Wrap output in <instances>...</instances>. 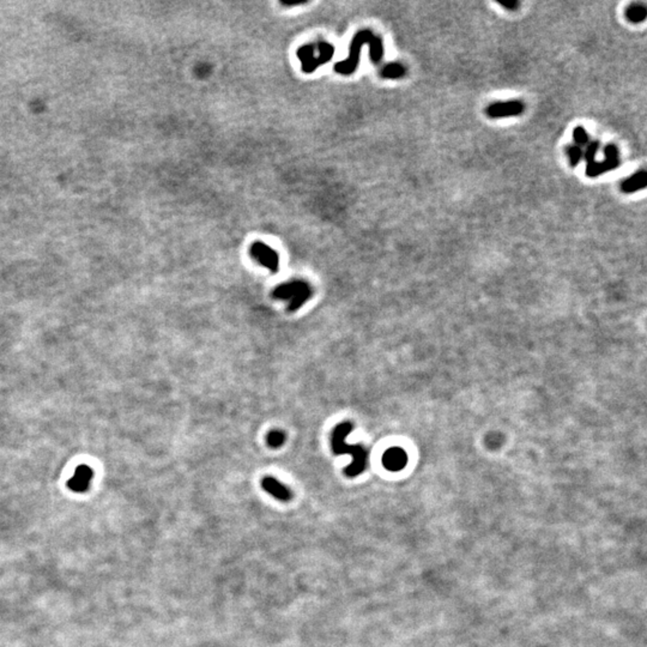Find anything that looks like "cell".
Returning <instances> with one entry per match:
<instances>
[{"mask_svg": "<svg viewBox=\"0 0 647 647\" xmlns=\"http://www.w3.org/2000/svg\"><path fill=\"white\" fill-rule=\"evenodd\" d=\"M646 184H647L646 172L640 171V172H636L635 174L630 176V178L626 179L625 181L622 182V185H621V189H622L625 193H633V192L645 188Z\"/></svg>", "mask_w": 647, "mask_h": 647, "instance_id": "obj_10", "label": "cell"}, {"mask_svg": "<svg viewBox=\"0 0 647 647\" xmlns=\"http://www.w3.org/2000/svg\"><path fill=\"white\" fill-rule=\"evenodd\" d=\"M620 158L619 159H604L603 162H592L586 167V174L590 178H596V176L603 174V173L613 171V169L620 167Z\"/></svg>", "mask_w": 647, "mask_h": 647, "instance_id": "obj_11", "label": "cell"}, {"mask_svg": "<svg viewBox=\"0 0 647 647\" xmlns=\"http://www.w3.org/2000/svg\"><path fill=\"white\" fill-rule=\"evenodd\" d=\"M91 477H93V470L89 466H78L73 478L68 482V487L74 492H83L89 486Z\"/></svg>", "mask_w": 647, "mask_h": 647, "instance_id": "obj_9", "label": "cell"}, {"mask_svg": "<svg viewBox=\"0 0 647 647\" xmlns=\"http://www.w3.org/2000/svg\"><path fill=\"white\" fill-rule=\"evenodd\" d=\"M498 3L503 6V8L511 10V11H515L519 8V2H517V0H509V2H507V0L506 2H500V0H498Z\"/></svg>", "mask_w": 647, "mask_h": 647, "instance_id": "obj_19", "label": "cell"}, {"mask_svg": "<svg viewBox=\"0 0 647 647\" xmlns=\"http://www.w3.org/2000/svg\"><path fill=\"white\" fill-rule=\"evenodd\" d=\"M261 487H263V489L266 493H269L270 495H272L273 498L279 500V501H289L290 498H292V493L288 489V487L282 484L279 481H277L274 477H264L261 479Z\"/></svg>", "mask_w": 647, "mask_h": 647, "instance_id": "obj_7", "label": "cell"}, {"mask_svg": "<svg viewBox=\"0 0 647 647\" xmlns=\"http://www.w3.org/2000/svg\"><path fill=\"white\" fill-rule=\"evenodd\" d=\"M335 54V47L329 42H316L305 45L297 50V58L301 61V68L305 73H312L321 65L328 64Z\"/></svg>", "mask_w": 647, "mask_h": 647, "instance_id": "obj_3", "label": "cell"}, {"mask_svg": "<svg viewBox=\"0 0 647 647\" xmlns=\"http://www.w3.org/2000/svg\"><path fill=\"white\" fill-rule=\"evenodd\" d=\"M305 0H300V2H286V0H282V4L287 5V6H295V5H302L305 4Z\"/></svg>", "mask_w": 647, "mask_h": 647, "instance_id": "obj_20", "label": "cell"}, {"mask_svg": "<svg viewBox=\"0 0 647 647\" xmlns=\"http://www.w3.org/2000/svg\"><path fill=\"white\" fill-rule=\"evenodd\" d=\"M407 454L400 449H390L382 457V464L390 471H399L407 464Z\"/></svg>", "mask_w": 647, "mask_h": 647, "instance_id": "obj_8", "label": "cell"}, {"mask_svg": "<svg viewBox=\"0 0 647 647\" xmlns=\"http://www.w3.org/2000/svg\"><path fill=\"white\" fill-rule=\"evenodd\" d=\"M251 256L260 265L265 266L271 272L276 273L279 267V257L277 252L264 242H254L250 250Z\"/></svg>", "mask_w": 647, "mask_h": 647, "instance_id": "obj_5", "label": "cell"}, {"mask_svg": "<svg viewBox=\"0 0 647 647\" xmlns=\"http://www.w3.org/2000/svg\"><path fill=\"white\" fill-rule=\"evenodd\" d=\"M598 149H599V143L598 142H590L589 144H587L586 151H585V158H586L587 165L594 162Z\"/></svg>", "mask_w": 647, "mask_h": 647, "instance_id": "obj_17", "label": "cell"}, {"mask_svg": "<svg viewBox=\"0 0 647 647\" xmlns=\"http://www.w3.org/2000/svg\"><path fill=\"white\" fill-rule=\"evenodd\" d=\"M573 138H574V142L578 144V146L587 145V144H589V135H587V132L585 131L584 127L581 126L575 127L573 131Z\"/></svg>", "mask_w": 647, "mask_h": 647, "instance_id": "obj_16", "label": "cell"}, {"mask_svg": "<svg viewBox=\"0 0 647 647\" xmlns=\"http://www.w3.org/2000/svg\"><path fill=\"white\" fill-rule=\"evenodd\" d=\"M567 156L568 159H570V165L572 167H577L578 163L580 162L581 157H583V150H581L580 146L572 145L567 149Z\"/></svg>", "mask_w": 647, "mask_h": 647, "instance_id": "obj_15", "label": "cell"}, {"mask_svg": "<svg viewBox=\"0 0 647 647\" xmlns=\"http://www.w3.org/2000/svg\"><path fill=\"white\" fill-rule=\"evenodd\" d=\"M313 290L310 286L305 280H290V282L280 284L273 290L272 296L277 300L288 301V310L295 312L308 301L312 296Z\"/></svg>", "mask_w": 647, "mask_h": 647, "instance_id": "obj_4", "label": "cell"}, {"mask_svg": "<svg viewBox=\"0 0 647 647\" xmlns=\"http://www.w3.org/2000/svg\"><path fill=\"white\" fill-rule=\"evenodd\" d=\"M363 45L369 46V55L371 60L374 64H379L384 57V46H382V40L379 36L374 34L369 29H363L359 30L357 34L352 38L350 48H349V55L346 60L339 61L335 65V71L339 74H351L354 73L356 68L358 66L359 54H361L362 47Z\"/></svg>", "mask_w": 647, "mask_h": 647, "instance_id": "obj_1", "label": "cell"}, {"mask_svg": "<svg viewBox=\"0 0 647 647\" xmlns=\"http://www.w3.org/2000/svg\"><path fill=\"white\" fill-rule=\"evenodd\" d=\"M619 149L614 144H608L604 149V155L606 159H619Z\"/></svg>", "mask_w": 647, "mask_h": 647, "instance_id": "obj_18", "label": "cell"}, {"mask_svg": "<svg viewBox=\"0 0 647 647\" xmlns=\"http://www.w3.org/2000/svg\"><path fill=\"white\" fill-rule=\"evenodd\" d=\"M352 423L349 421L339 423L335 427L331 435V446L335 454H350L352 463L345 467L344 473L348 477L358 476L365 471L367 466L368 452L361 445H349L345 442V437L351 433Z\"/></svg>", "mask_w": 647, "mask_h": 647, "instance_id": "obj_2", "label": "cell"}, {"mask_svg": "<svg viewBox=\"0 0 647 647\" xmlns=\"http://www.w3.org/2000/svg\"><path fill=\"white\" fill-rule=\"evenodd\" d=\"M646 16H647L646 8L642 5L634 4V5H630L629 8L626 10V17L629 22L632 23L642 22L643 19L646 18Z\"/></svg>", "mask_w": 647, "mask_h": 647, "instance_id": "obj_13", "label": "cell"}, {"mask_svg": "<svg viewBox=\"0 0 647 647\" xmlns=\"http://www.w3.org/2000/svg\"><path fill=\"white\" fill-rule=\"evenodd\" d=\"M525 104L521 101H507V102H496L492 103L486 109L487 115L489 117H508V116H517L524 113Z\"/></svg>", "mask_w": 647, "mask_h": 647, "instance_id": "obj_6", "label": "cell"}, {"mask_svg": "<svg viewBox=\"0 0 647 647\" xmlns=\"http://www.w3.org/2000/svg\"><path fill=\"white\" fill-rule=\"evenodd\" d=\"M266 442L271 449H278L286 442V434L282 430H271L266 436Z\"/></svg>", "mask_w": 647, "mask_h": 647, "instance_id": "obj_14", "label": "cell"}, {"mask_svg": "<svg viewBox=\"0 0 647 647\" xmlns=\"http://www.w3.org/2000/svg\"><path fill=\"white\" fill-rule=\"evenodd\" d=\"M405 73H407V70H405L404 65L399 63L387 64L380 70V76L385 79H398V78L404 77Z\"/></svg>", "mask_w": 647, "mask_h": 647, "instance_id": "obj_12", "label": "cell"}]
</instances>
